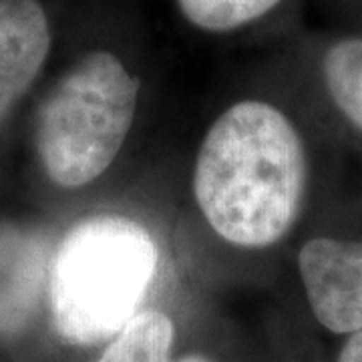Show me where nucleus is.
<instances>
[{"mask_svg": "<svg viewBox=\"0 0 362 362\" xmlns=\"http://www.w3.org/2000/svg\"><path fill=\"white\" fill-rule=\"evenodd\" d=\"M177 362H214V361H211V358H207V356H202V354H187V356H183V358Z\"/></svg>", "mask_w": 362, "mask_h": 362, "instance_id": "11", "label": "nucleus"}, {"mask_svg": "<svg viewBox=\"0 0 362 362\" xmlns=\"http://www.w3.org/2000/svg\"><path fill=\"white\" fill-rule=\"evenodd\" d=\"M308 161L294 123L270 103L242 101L206 133L194 169L199 211L223 242L268 247L294 226Z\"/></svg>", "mask_w": 362, "mask_h": 362, "instance_id": "1", "label": "nucleus"}, {"mask_svg": "<svg viewBox=\"0 0 362 362\" xmlns=\"http://www.w3.org/2000/svg\"><path fill=\"white\" fill-rule=\"evenodd\" d=\"M280 0H177L183 16L209 33H228L256 21Z\"/></svg>", "mask_w": 362, "mask_h": 362, "instance_id": "9", "label": "nucleus"}, {"mask_svg": "<svg viewBox=\"0 0 362 362\" xmlns=\"http://www.w3.org/2000/svg\"><path fill=\"white\" fill-rule=\"evenodd\" d=\"M49 268V247L40 235L0 228V337L21 332L33 318Z\"/></svg>", "mask_w": 362, "mask_h": 362, "instance_id": "6", "label": "nucleus"}, {"mask_svg": "<svg viewBox=\"0 0 362 362\" xmlns=\"http://www.w3.org/2000/svg\"><path fill=\"white\" fill-rule=\"evenodd\" d=\"M298 270L312 312L326 330H361L362 242L314 238L300 250Z\"/></svg>", "mask_w": 362, "mask_h": 362, "instance_id": "4", "label": "nucleus"}, {"mask_svg": "<svg viewBox=\"0 0 362 362\" xmlns=\"http://www.w3.org/2000/svg\"><path fill=\"white\" fill-rule=\"evenodd\" d=\"M49 49V21L39 2L0 0V121L33 85Z\"/></svg>", "mask_w": 362, "mask_h": 362, "instance_id": "5", "label": "nucleus"}, {"mask_svg": "<svg viewBox=\"0 0 362 362\" xmlns=\"http://www.w3.org/2000/svg\"><path fill=\"white\" fill-rule=\"evenodd\" d=\"M338 362H362V328L352 332L340 349Z\"/></svg>", "mask_w": 362, "mask_h": 362, "instance_id": "10", "label": "nucleus"}, {"mask_svg": "<svg viewBox=\"0 0 362 362\" xmlns=\"http://www.w3.org/2000/svg\"><path fill=\"white\" fill-rule=\"evenodd\" d=\"M137 99L139 81L113 52L81 59L40 109L37 149L47 175L66 189L103 175L129 135Z\"/></svg>", "mask_w": 362, "mask_h": 362, "instance_id": "3", "label": "nucleus"}, {"mask_svg": "<svg viewBox=\"0 0 362 362\" xmlns=\"http://www.w3.org/2000/svg\"><path fill=\"white\" fill-rule=\"evenodd\" d=\"M175 328L168 314L137 312L95 362H171Z\"/></svg>", "mask_w": 362, "mask_h": 362, "instance_id": "7", "label": "nucleus"}, {"mask_svg": "<svg viewBox=\"0 0 362 362\" xmlns=\"http://www.w3.org/2000/svg\"><path fill=\"white\" fill-rule=\"evenodd\" d=\"M159 266L156 240L139 221L99 214L73 226L49 268L57 332L71 344L111 340L141 306Z\"/></svg>", "mask_w": 362, "mask_h": 362, "instance_id": "2", "label": "nucleus"}, {"mask_svg": "<svg viewBox=\"0 0 362 362\" xmlns=\"http://www.w3.org/2000/svg\"><path fill=\"white\" fill-rule=\"evenodd\" d=\"M324 83L340 113L362 131V39L334 42L322 61Z\"/></svg>", "mask_w": 362, "mask_h": 362, "instance_id": "8", "label": "nucleus"}]
</instances>
